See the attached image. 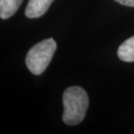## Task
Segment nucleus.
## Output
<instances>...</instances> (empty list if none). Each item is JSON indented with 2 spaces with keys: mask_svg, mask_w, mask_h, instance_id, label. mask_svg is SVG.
<instances>
[{
  "mask_svg": "<svg viewBox=\"0 0 134 134\" xmlns=\"http://www.w3.org/2000/svg\"><path fill=\"white\" fill-rule=\"evenodd\" d=\"M56 50L57 44L52 37L43 40L31 47L25 58L29 71L34 75L42 74L52 61Z\"/></svg>",
  "mask_w": 134,
  "mask_h": 134,
  "instance_id": "nucleus-2",
  "label": "nucleus"
},
{
  "mask_svg": "<svg viewBox=\"0 0 134 134\" xmlns=\"http://www.w3.org/2000/svg\"><path fill=\"white\" fill-rule=\"evenodd\" d=\"M119 4L122 5H125V6L134 7V0H115Z\"/></svg>",
  "mask_w": 134,
  "mask_h": 134,
  "instance_id": "nucleus-6",
  "label": "nucleus"
},
{
  "mask_svg": "<svg viewBox=\"0 0 134 134\" xmlns=\"http://www.w3.org/2000/svg\"><path fill=\"white\" fill-rule=\"evenodd\" d=\"M63 121L68 125H77L84 120L89 106L86 92L79 86H71L63 94Z\"/></svg>",
  "mask_w": 134,
  "mask_h": 134,
  "instance_id": "nucleus-1",
  "label": "nucleus"
},
{
  "mask_svg": "<svg viewBox=\"0 0 134 134\" xmlns=\"http://www.w3.org/2000/svg\"><path fill=\"white\" fill-rule=\"evenodd\" d=\"M23 0H0V17L7 19L15 14Z\"/></svg>",
  "mask_w": 134,
  "mask_h": 134,
  "instance_id": "nucleus-5",
  "label": "nucleus"
},
{
  "mask_svg": "<svg viewBox=\"0 0 134 134\" xmlns=\"http://www.w3.org/2000/svg\"><path fill=\"white\" fill-rule=\"evenodd\" d=\"M118 56L124 62H134V36L126 39L119 47Z\"/></svg>",
  "mask_w": 134,
  "mask_h": 134,
  "instance_id": "nucleus-4",
  "label": "nucleus"
},
{
  "mask_svg": "<svg viewBox=\"0 0 134 134\" xmlns=\"http://www.w3.org/2000/svg\"><path fill=\"white\" fill-rule=\"evenodd\" d=\"M54 0H29L25 9V16L28 18L42 17L50 8Z\"/></svg>",
  "mask_w": 134,
  "mask_h": 134,
  "instance_id": "nucleus-3",
  "label": "nucleus"
}]
</instances>
